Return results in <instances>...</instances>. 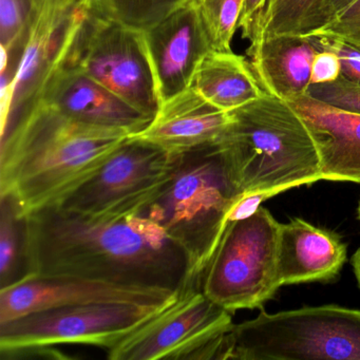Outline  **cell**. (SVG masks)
I'll return each instance as SVG.
<instances>
[{"label": "cell", "mask_w": 360, "mask_h": 360, "mask_svg": "<svg viewBox=\"0 0 360 360\" xmlns=\"http://www.w3.org/2000/svg\"><path fill=\"white\" fill-rule=\"evenodd\" d=\"M187 0H94L101 12L126 26L145 31L167 18Z\"/></svg>", "instance_id": "cell-22"}, {"label": "cell", "mask_w": 360, "mask_h": 360, "mask_svg": "<svg viewBox=\"0 0 360 360\" xmlns=\"http://www.w3.org/2000/svg\"><path fill=\"white\" fill-rule=\"evenodd\" d=\"M311 37H333L360 49V0H355Z\"/></svg>", "instance_id": "cell-26"}, {"label": "cell", "mask_w": 360, "mask_h": 360, "mask_svg": "<svg viewBox=\"0 0 360 360\" xmlns=\"http://www.w3.org/2000/svg\"><path fill=\"white\" fill-rule=\"evenodd\" d=\"M322 0H266L243 39L250 43L276 35L311 37Z\"/></svg>", "instance_id": "cell-20"}, {"label": "cell", "mask_w": 360, "mask_h": 360, "mask_svg": "<svg viewBox=\"0 0 360 360\" xmlns=\"http://www.w3.org/2000/svg\"><path fill=\"white\" fill-rule=\"evenodd\" d=\"M130 136L37 104L1 136L0 195L14 199L24 218L60 206Z\"/></svg>", "instance_id": "cell-2"}, {"label": "cell", "mask_w": 360, "mask_h": 360, "mask_svg": "<svg viewBox=\"0 0 360 360\" xmlns=\"http://www.w3.org/2000/svg\"><path fill=\"white\" fill-rule=\"evenodd\" d=\"M170 304L92 303L33 311L0 324V351L16 355L58 345L107 351Z\"/></svg>", "instance_id": "cell-10"}, {"label": "cell", "mask_w": 360, "mask_h": 360, "mask_svg": "<svg viewBox=\"0 0 360 360\" xmlns=\"http://www.w3.org/2000/svg\"><path fill=\"white\" fill-rule=\"evenodd\" d=\"M27 276H72L121 285L180 290L186 252L147 217L85 218L49 207L25 218Z\"/></svg>", "instance_id": "cell-1"}, {"label": "cell", "mask_w": 360, "mask_h": 360, "mask_svg": "<svg viewBox=\"0 0 360 360\" xmlns=\"http://www.w3.org/2000/svg\"><path fill=\"white\" fill-rule=\"evenodd\" d=\"M320 50H328L338 56L341 64V77L352 83L360 84V49L340 39L328 37H315Z\"/></svg>", "instance_id": "cell-27"}, {"label": "cell", "mask_w": 360, "mask_h": 360, "mask_svg": "<svg viewBox=\"0 0 360 360\" xmlns=\"http://www.w3.org/2000/svg\"><path fill=\"white\" fill-rule=\"evenodd\" d=\"M31 15L30 0H0V44L8 52L24 43Z\"/></svg>", "instance_id": "cell-24"}, {"label": "cell", "mask_w": 360, "mask_h": 360, "mask_svg": "<svg viewBox=\"0 0 360 360\" xmlns=\"http://www.w3.org/2000/svg\"><path fill=\"white\" fill-rule=\"evenodd\" d=\"M319 51L315 37L276 35L250 43L246 52L265 94L288 102L307 94Z\"/></svg>", "instance_id": "cell-18"}, {"label": "cell", "mask_w": 360, "mask_h": 360, "mask_svg": "<svg viewBox=\"0 0 360 360\" xmlns=\"http://www.w3.org/2000/svg\"><path fill=\"white\" fill-rule=\"evenodd\" d=\"M229 123V112L189 88L162 102L149 125L130 136L178 155L216 142Z\"/></svg>", "instance_id": "cell-17"}, {"label": "cell", "mask_w": 360, "mask_h": 360, "mask_svg": "<svg viewBox=\"0 0 360 360\" xmlns=\"http://www.w3.org/2000/svg\"><path fill=\"white\" fill-rule=\"evenodd\" d=\"M44 0H30L31 5H32V10L37 9L39 6L43 4Z\"/></svg>", "instance_id": "cell-32"}, {"label": "cell", "mask_w": 360, "mask_h": 360, "mask_svg": "<svg viewBox=\"0 0 360 360\" xmlns=\"http://www.w3.org/2000/svg\"><path fill=\"white\" fill-rule=\"evenodd\" d=\"M191 88L226 112L265 94L252 65L233 51H210L206 54L193 75Z\"/></svg>", "instance_id": "cell-19"}, {"label": "cell", "mask_w": 360, "mask_h": 360, "mask_svg": "<svg viewBox=\"0 0 360 360\" xmlns=\"http://www.w3.org/2000/svg\"><path fill=\"white\" fill-rule=\"evenodd\" d=\"M63 67H71L148 117L159 110L157 81L144 33L92 6Z\"/></svg>", "instance_id": "cell-8"}, {"label": "cell", "mask_w": 360, "mask_h": 360, "mask_svg": "<svg viewBox=\"0 0 360 360\" xmlns=\"http://www.w3.org/2000/svg\"><path fill=\"white\" fill-rule=\"evenodd\" d=\"M352 266H353L354 274L357 279L358 285L360 288V248L356 250L355 254L352 257Z\"/></svg>", "instance_id": "cell-31"}, {"label": "cell", "mask_w": 360, "mask_h": 360, "mask_svg": "<svg viewBox=\"0 0 360 360\" xmlns=\"http://www.w3.org/2000/svg\"><path fill=\"white\" fill-rule=\"evenodd\" d=\"M174 163V155L129 136L90 180L58 207L96 220L138 216L159 197Z\"/></svg>", "instance_id": "cell-9"}, {"label": "cell", "mask_w": 360, "mask_h": 360, "mask_svg": "<svg viewBox=\"0 0 360 360\" xmlns=\"http://www.w3.org/2000/svg\"><path fill=\"white\" fill-rule=\"evenodd\" d=\"M354 1L355 0H322L316 15L313 34L332 22L341 11L349 7Z\"/></svg>", "instance_id": "cell-29"}, {"label": "cell", "mask_w": 360, "mask_h": 360, "mask_svg": "<svg viewBox=\"0 0 360 360\" xmlns=\"http://www.w3.org/2000/svg\"><path fill=\"white\" fill-rule=\"evenodd\" d=\"M341 77V64L338 56L328 50L316 54L311 66V85L332 83Z\"/></svg>", "instance_id": "cell-28"}, {"label": "cell", "mask_w": 360, "mask_h": 360, "mask_svg": "<svg viewBox=\"0 0 360 360\" xmlns=\"http://www.w3.org/2000/svg\"><path fill=\"white\" fill-rule=\"evenodd\" d=\"M212 51H231L243 0H197Z\"/></svg>", "instance_id": "cell-23"}, {"label": "cell", "mask_w": 360, "mask_h": 360, "mask_svg": "<svg viewBox=\"0 0 360 360\" xmlns=\"http://www.w3.org/2000/svg\"><path fill=\"white\" fill-rule=\"evenodd\" d=\"M229 113L217 141L243 197L269 199L322 180L313 136L286 101L264 94Z\"/></svg>", "instance_id": "cell-3"}, {"label": "cell", "mask_w": 360, "mask_h": 360, "mask_svg": "<svg viewBox=\"0 0 360 360\" xmlns=\"http://www.w3.org/2000/svg\"><path fill=\"white\" fill-rule=\"evenodd\" d=\"M233 313L201 286H185L169 307L107 349L110 360L222 359Z\"/></svg>", "instance_id": "cell-7"}, {"label": "cell", "mask_w": 360, "mask_h": 360, "mask_svg": "<svg viewBox=\"0 0 360 360\" xmlns=\"http://www.w3.org/2000/svg\"><path fill=\"white\" fill-rule=\"evenodd\" d=\"M143 33L160 102L189 89L200 63L212 51L197 0H187Z\"/></svg>", "instance_id": "cell-13"}, {"label": "cell", "mask_w": 360, "mask_h": 360, "mask_svg": "<svg viewBox=\"0 0 360 360\" xmlns=\"http://www.w3.org/2000/svg\"><path fill=\"white\" fill-rule=\"evenodd\" d=\"M280 223L266 208L229 221L201 280L208 298L227 311L262 307L277 292Z\"/></svg>", "instance_id": "cell-6"}, {"label": "cell", "mask_w": 360, "mask_h": 360, "mask_svg": "<svg viewBox=\"0 0 360 360\" xmlns=\"http://www.w3.org/2000/svg\"><path fill=\"white\" fill-rule=\"evenodd\" d=\"M37 104L46 105L73 121L125 130L131 136L153 121V117L71 67H62L51 77Z\"/></svg>", "instance_id": "cell-14"}, {"label": "cell", "mask_w": 360, "mask_h": 360, "mask_svg": "<svg viewBox=\"0 0 360 360\" xmlns=\"http://www.w3.org/2000/svg\"><path fill=\"white\" fill-rule=\"evenodd\" d=\"M172 176L142 212L186 252L189 283L202 276L226 229L233 205L243 197L218 141L174 155Z\"/></svg>", "instance_id": "cell-4"}, {"label": "cell", "mask_w": 360, "mask_h": 360, "mask_svg": "<svg viewBox=\"0 0 360 360\" xmlns=\"http://www.w3.org/2000/svg\"><path fill=\"white\" fill-rule=\"evenodd\" d=\"M266 0H243L241 16H240L238 29H241L242 35L245 34Z\"/></svg>", "instance_id": "cell-30"}, {"label": "cell", "mask_w": 360, "mask_h": 360, "mask_svg": "<svg viewBox=\"0 0 360 360\" xmlns=\"http://www.w3.org/2000/svg\"><path fill=\"white\" fill-rule=\"evenodd\" d=\"M307 94L324 104L360 115V84L339 77L332 83L311 85Z\"/></svg>", "instance_id": "cell-25"}, {"label": "cell", "mask_w": 360, "mask_h": 360, "mask_svg": "<svg viewBox=\"0 0 360 360\" xmlns=\"http://www.w3.org/2000/svg\"><path fill=\"white\" fill-rule=\"evenodd\" d=\"M0 284L5 288L27 276L25 218L9 195H0Z\"/></svg>", "instance_id": "cell-21"}, {"label": "cell", "mask_w": 360, "mask_h": 360, "mask_svg": "<svg viewBox=\"0 0 360 360\" xmlns=\"http://www.w3.org/2000/svg\"><path fill=\"white\" fill-rule=\"evenodd\" d=\"M309 128L322 180L360 184V115L324 104L309 94L288 101Z\"/></svg>", "instance_id": "cell-15"}, {"label": "cell", "mask_w": 360, "mask_h": 360, "mask_svg": "<svg viewBox=\"0 0 360 360\" xmlns=\"http://www.w3.org/2000/svg\"><path fill=\"white\" fill-rule=\"evenodd\" d=\"M358 219H359V221H360V201H359V205H358Z\"/></svg>", "instance_id": "cell-33"}, {"label": "cell", "mask_w": 360, "mask_h": 360, "mask_svg": "<svg viewBox=\"0 0 360 360\" xmlns=\"http://www.w3.org/2000/svg\"><path fill=\"white\" fill-rule=\"evenodd\" d=\"M179 290L121 285L72 276H28L0 290V324L33 311L92 303L170 304Z\"/></svg>", "instance_id": "cell-12"}, {"label": "cell", "mask_w": 360, "mask_h": 360, "mask_svg": "<svg viewBox=\"0 0 360 360\" xmlns=\"http://www.w3.org/2000/svg\"><path fill=\"white\" fill-rule=\"evenodd\" d=\"M360 360V309L307 307L235 324L223 360Z\"/></svg>", "instance_id": "cell-5"}, {"label": "cell", "mask_w": 360, "mask_h": 360, "mask_svg": "<svg viewBox=\"0 0 360 360\" xmlns=\"http://www.w3.org/2000/svg\"><path fill=\"white\" fill-rule=\"evenodd\" d=\"M91 6L92 0H44L32 10L1 136L39 102L48 82L64 65Z\"/></svg>", "instance_id": "cell-11"}, {"label": "cell", "mask_w": 360, "mask_h": 360, "mask_svg": "<svg viewBox=\"0 0 360 360\" xmlns=\"http://www.w3.org/2000/svg\"><path fill=\"white\" fill-rule=\"evenodd\" d=\"M347 244L334 231L320 229L301 218L279 225L278 285L330 281L347 261Z\"/></svg>", "instance_id": "cell-16"}]
</instances>
